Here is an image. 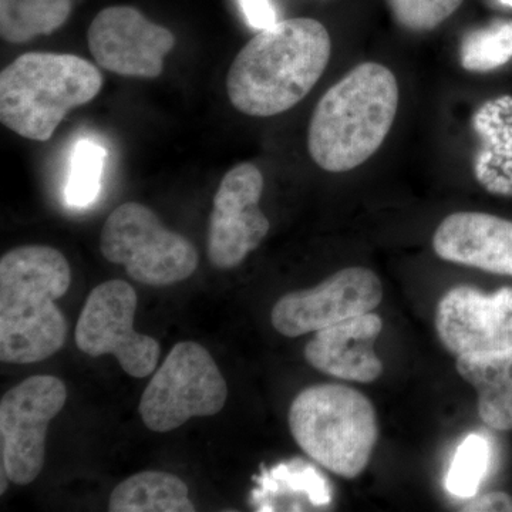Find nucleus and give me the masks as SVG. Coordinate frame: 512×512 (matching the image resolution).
<instances>
[{
	"mask_svg": "<svg viewBox=\"0 0 512 512\" xmlns=\"http://www.w3.org/2000/svg\"><path fill=\"white\" fill-rule=\"evenodd\" d=\"M382 299L379 276L362 266H352L329 276L315 288L286 293L275 303L271 322L286 338H298L373 312Z\"/></svg>",
	"mask_w": 512,
	"mask_h": 512,
	"instance_id": "9d476101",
	"label": "nucleus"
},
{
	"mask_svg": "<svg viewBox=\"0 0 512 512\" xmlns=\"http://www.w3.org/2000/svg\"><path fill=\"white\" fill-rule=\"evenodd\" d=\"M94 60L107 72L157 79L175 46L171 30L148 20L131 6H110L97 13L87 32Z\"/></svg>",
	"mask_w": 512,
	"mask_h": 512,
	"instance_id": "f8f14e48",
	"label": "nucleus"
},
{
	"mask_svg": "<svg viewBox=\"0 0 512 512\" xmlns=\"http://www.w3.org/2000/svg\"><path fill=\"white\" fill-rule=\"evenodd\" d=\"M394 20L410 32H430L446 22L463 0H387Z\"/></svg>",
	"mask_w": 512,
	"mask_h": 512,
	"instance_id": "4be33fe9",
	"label": "nucleus"
},
{
	"mask_svg": "<svg viewBox=\"0 0 512 512\" xmlns=\"http://www.w3.org/2000/svg\"><path fill=\"white\" fill-rule=\"evenodd\" d=\"M288 421L306 456L348 480L366 470L379 440L375 406L365 394L343 384L302 390L291 404Z\"/></svg>",
	"mask_w": 512,
	"mask_h": 512,
	"instance_id": "39448f33",
	"label": "nucleus"
},
{
	"mask_svg": "<svg viewBox=\"0 0 512 512\" xmlns=\"http://www.w3.org/2000/svg\"><path fill=\"white\" fill-rule=\"evenodd\" d=\"M383 330L376 313L355 316L315 332L303 355L306 362L326 375L348 382L372 383L383 373L375 343Z\"/></svg>",
	"mask_w": 512,
	"mask_h": 512,
	"instance_id": "2eb2a0df",
	"label": "nucleus"
},
{
	"mask_svg": "<svg viewBox=\"0 0 512 512\" xmlns=\"http://www.w3.org/2000/svg\"><path fill=\"white\" fill-rule=\"evenodd\" d=\"M457 372L478 393L485 426L512 430V348L457 357Z\"/></svg>",
	"mask_w": 512,
	"mask_h": 512,
	"instance_id": "dca6fc26",
	"label": "nucleus"
},
{
	"mask_svg": "<svg viewBox=\"0 0 512 512\" xmlns=\"http://www.w3.org/2000/svg\"><path fill=\"white\" fill-rule=\"evenodd\" d=\"M491 461V447L485 437L470 434L458 446L446 478L448 493L457 498H473Z\"/></svg>",
	"mask_w": 512,
	"mask_h": 512,
	"instance_id": "aec40b11",
	"label": "nucleus"
},
{
	"mask_svg": "<svg viewBox=\"0 0 512 512\" xmlns=\"http://www.w3.org/2000/svg\"><path fill=\"white\" fill-rule=\"evenodd\" d=\"M227 397V382L210 352L198 343L181 342L154 373L138 410L148 429L167 433L192 417L220 413Z\"/></svg>",
	"mask_w": 512,
	"mask_h": 512,
	"instance_id": "0eeeda50",
	"label": "nucleus"
},
{
	"mask_svg": "<svg viewBox=\"0 0 512 512\" xmlns=\"http://www.w3.org/2000/svg\"><path fill=\"white\" fill-rule=\"evenodd\" d=\"M436 330L457 357L512 348V288L493 295L474 286L451 288L437 305Z\"/></svg>",
	"mask_w": 512,
	"mask_h": 512,
	"instance_id": "ddd939ff",
	"label": "nucleus"
},
{
	"mask_svg": "<svg viewBox=\"0 0 512 512\" xmlns=\"http://www.w3.org/2000/svg\"><path fill=\"white\" fill-rule=\"evenodd\" d=\"M264 175L251 163L235 165L222 178L208 228V258L218 269L237 268L268 235V218L259 210Z\"/></svg>",
	"mask_w": 512,
	"mask_h": 512,
	"instance_id": "9b49d317",
	"label": "nucleus"
},
{
	"mask_svg": "<svg viewBox=\"0 0 512 512\" xmlns=\"http://www.w3.org/2000/svg\"><path fill=\"white\" fill-rule=\"evenodd\" d=\"M72 269L62 252L28 245L0 259V359L42 362L66 342L67 325L56 301L69 291Z\"/></svg>",
	"mask_w": 512,
	"mask_h": 512,
	"instance_id": "f03ea898",
	"label": "nucleus"
},
{
	"mask_svg": "<svg viewBox=\"0 0 512 512\" xmlns=\"http://www.w3.org/2000/svg\"><path fill=\"white\" fill-rule=\"evenodd\" d=\"M501 5L508 6V8H512V0H498Z\"/></svg>",
	"mask_w": 512,
	"mask_h": 512,
	"instance_id": "393cba45",
	"label": "nucleus"
},
{
	"mask_svg": "<svg viewBox=\"0 0 512 512\" xmlns=\"http://www.w3.org/2000/svg\"><path fill=\"white\" fill-rule=\"evenodd\" d=\"M471 512H512V497L507 493L474 495L470 503L463 508Z\"/></svg>",
	"mask_w": 512,
	"mask_h": 512,
	"instance_id": "b1692460",
	"label": "nucleus"
},
{
	"mask_svg": "<svg viewBox=\"0 0 512 512\" xmlns=\"http://www.w3.org/2000/svg\"><path fill=\"white\" fill-rule=\"evenodd\" d=\"M245 19L251 28L259 32L276 23V12L271 0H239Z\"/></svg>",
	"mask_w": 512,
	"mask_h": 512,
	"instance_id": "5701e85b",
	"label": "nucleus"
},
{
	"mask_svg": "<svg viewBox=\"0 0 512 512\" xmlns=\"http://www.w3.org/2000/svg\"><path fill=\"white\" fill-rule=\"evenodd\" d=\"M107 153L100 144L83 138L74 147L72 170L67 181V204L76 208L92 205L99 197Z\"/></svg>",
	"mask_w": 512,
	"mask_h": 512,
	"instance_id": "412c9836",
	"label": "nucleus"
},
{
	"mask_svg": "<svg viewBox=\"0 0 512 512\" xmlns=\"http://www.w3.org/2000/svg\"><path fill=\"white\" fill-rule=\"evenodd\" d=\"M440 259L491 274L512 276V221L485 212H454L434 232Z\"/></svg>",
	"mask_w": 512,
	"mask_h": 512,
	"instance_id": "4468645a",
	"label": "nucleus"
},
{
	"mask_svg": "<svg viewBox=\"0 0 512 512\" xmlns=\"http://www.w3.org/2000/svg\"><path fill=\"white\" fill-rule=\"evenodd\" d=\"M66 386L55 376H33L3 394L0 402L2 468L18 485L33 483L42 473L46 433L63 409Z\"/></svg>",
	"mask_w": 512,
	"mask_h": 512,
	"instance_id": "1a4fd4ad",
	"label": "nucleus"
},
{
	"mask_svg": "<svg viewBox=\"0 0 512 512\" xmlns=\"http://www.w3.org/2000/svg\"><path fill=\"white\" fill-rule=\"evenodd\" d=\"M111 512H194L187 484L164 471H143L117 485L111 493Z\"/></svg>",
	"mask_w": 512,
	"mask_h": 512,
	"instance_id": "f3484780",
	"label": "nucleus"
},
{
	"mask_svg": "<svg viewBox=\"0 0 512 512\" xmlns=\"http://www.w3.org/2000/svg\"><path fill=\"white\" fill-rule=\"evenodd\" d=\"M100 251L111 264L126 266L131 279L150 286L177 284L198 266L192 242L165 228L154 211L138 202L111 212L101 229Z\"/></svg>",
	"mask_w": 512,
	"mask_h": 512,
	"instance_id": "423d86ee",
	"label": "nucleus"
},
{
	"mask_svg": "<svg viewBox=\"0 0 512 512\" xmlns=\"http://www.w3.org/2000/svg\"><path fill=\"white\" fill-rule=\"evenodd\" d=\"M103 87L97 66L67 53L30 52L0 73V121L28 140L47 141L70 110Z\"/></svg>",
	"mask_w": 512,
	"mask_h": 512,
	"instance_id": "20e7f679",
	"label": "nucleus"
},
{
	"mask_svg": "<svg viewBox=\"0 0 512 512\" xmlns=\"http://www.w3.org/2000/svg\"><path fill=\"white\" fill-rule=\"evenodd\" d=\"M72 0H0V36L13 45L52 35L72 13Z\"/></svg>",
	"mask_w": 512,
	"mask_h": 512,
	"instance_id": "a211bd4d",
	"label": "nucleus"
},
{
	"mask_svg": "<svg viewBox=\"0 0 512 512\" xmlns=\"http://www.w3.org/2000/svg\"><path fill=\"white\" fill-rule=\"evenodd\" d=\"M137 293L121 279L90 292L77 320L76 345L92 357L114 355L127 375L144 379L156 370L161 349L156 339L134 330Z\"/></svg>",
	"mask_w": 512,
	"mask_h": 512,
	"instance_id": "6e6552de",
	"label": "nucleus"
},
{
	"mask_svg": "<svg viewBox=\"0 0 512 512\" xmlns=\"http://www.w3.org/2000/svg\"><path fill=\"white\" fill-rule=\"evenodd\" d=\"M512 59V20H498L464 37L460 63L467 72L487 73Z\"/></svg>",
	"mask_w": 512,
	"mask_h": 512,
	"instance_id": "6ab92c4d",
	"label": "nucleus"
},
{
	"mask_svg": "<svg viewBox=\"0 0 512 512\" xmlns=\"http://www.w3.org/2000/svg\"><path fill=\"white\" fill-rule=\"evenodd\" d=\"M399 107V84L383 64L350 70L323 94L309 123L308 150L328 173L365 164L382 147Z\"/></svg>",
	"mask_w": 512,
	"mask_h": 512,
	"instance_id": "7ed1b4c3",
	"label": "nucleus"
},
{
	"mask_svg": "<svg viewBox=\"0 0 512 512\" xmlns=\"http://www.w3.org/2000/svg\"><path fill=\"white\" fill-rule=\"evenodd\" d=\"M332 40L311 18L276 22L242 47L227 74L232 107L249 117H274L301 103L328 67Z\"/></svg>",
	"mask_w": 512,
	"mask_h": 512,
	"instance_id": "f257e3e1",
	"label": "nucleus"
}]
</instances>
